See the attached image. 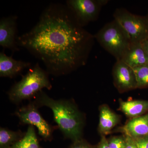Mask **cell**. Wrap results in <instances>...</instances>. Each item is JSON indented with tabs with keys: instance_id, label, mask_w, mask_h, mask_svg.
Wrapping results in <instances>:
<instances>
[{
	"instance_id": "1",
	"label": "cell",
	"mask_w": 148,
	"mask_h": 148,
	"mask_svg": "<svg viewBox=\"0 0 148 148\" xmlns=\"http://www.w3.org/2000/svg\"><path fill=\"white\" fill-rule=\"evenodd\" d=\"M94 36L79 23L67 5L52 4L29 32L18 37V47L42 61L53 75L68 74L87 62Z\"/></svg>"
},
{
	"instance_id": "2",
	"label": "cell",
	"mask_w": 148,
	"mask_h": 148,
	"mask_svg": "<svg viewBox=\"0 0 148 148\" xmlns=\"http://www.w3.org/2000/svg\"><path fill=\"white\" fill-rule=\"evenodd\" d=\"M36 96L35 104L52 110L54 121L65 137L73 142L82 139L83 119L74 103L69 100L53 99L42 90Z\"/></svg>"
},
{
	"instance_id": "3",
	"label": "cell",
	"mask_w": 148,
	"mask_h": 148,
	"mask_svg": "<svg viewBox=\"0 0 148 148\" xmlns=\"http://www.w3.org/2000/svg\"><path fill=\"white\" fill-rule=\"evenodd\" d=\"M48 75V72L37 63L21 80L11 88L8 92L9 98L13 103H18L34 97L44 88L50 90L52 86Z\"/></svg>"
},
{
	"instance_id": "4",
	"label": "cell",
	"mask_w": 148,
	"mask_h": 148,
	"mask_svg": "<svg viewBox=\"0 0 148 148\" xmlns=\"http://www.w3.org/2000/svg\"><path fill=\"white\" fill-rule=\"evenodd\" d=\"M94 37L116 61L121 60L132 43L124 29L115 19L106 24Z\"/></svg>"
},
{
	"instance_id": "5",
	"label": "cell",
	"mask_w": 148,
	"mask_h": 148,
	"mask_svg": "<svg viewBox=\"0 0 148 148\" xmlns=\"http://www.w3.org/2000/svg\"><path fill=\"white\" fill-rule=\"evenodd\" d=\"M132 43L141 42L148 37V21L146 16L133 14L125 9L117 8L114 14Z\"/></svg>"
},
{
	"instance_id": "6",
	"label": "cell",
	"mask_w": 148,
	"mask_h": 148,
	"mask_svg": "<svg viewBox=\"0 0 148 148\" xmlns=\"http://www.w3.org/2000/svg\"><path fill=\"white\" fill-rule=\"evenodd\" d=\"M108 1L106 0H69L66 3L83 27L98 18L101 7Z\"/></svg>"
},
{
	"instance_id": "7",
	"label": "cell",
	"mask_w": 148,
	"mask_h": 148,
	"mask_svg": "<svg viewBox=\"0 0 148 148\" xmlns=\"http://www.w3.org/2000/svg\"><path fill=\"white\" fill-rule=\"evenodd\" d=\"M15 114L22 123L36 127L39 134L44 140L51 139L52 127L44 119L35 103L21 107L16 111Z\"/></svg>"
},
{
	"instance_id": "8",
	"label": "cell",
	"mask_w": 148,
	"mask_h": 148,
	"mask_svg": "<svg viewBox=\"0 0 148 148\" xmlns=\"http://www.w3.org/2000/svg\"><path fill=\"white\" fill-rule=\"evenodd\" d=\"M114 83L120 92H126L137 88L134 70L121 60H117L112 70Z\"/></svg>"
},
{
	"instance_id": "9",
	"label": "cell",
	"mask_w": 148,
	"mask_h": 148,
	"mask_svg": "<svg viewBox=\"0 0 148 148\" xmlns=\"http://www.w3.org/2000/svg\"><path fill=\"white\" fill-rule=\"evenodd\" d=\"M17 18L14 15L1 18L0 21V45L13 52L19 50L16 43Z\"/></svg>"
},
{
	"instance_id": "10",
	"label": "cell",
	"mask_w": 148,
	"mask_h": 148,
	"mask_svg": "<svg viewBox=\"0 0 148 148\" xmlns=\"http://www.w3.org/2000/svg\"><path fill=\"white\" fill-rule=\"evenodd\" d=\"M31 66L29 62L16 60L3 51L0 53V76L12 78L16 76L24 69Z\"/></svg>"
},
{
	"instance_id": "11",
	"label": "cell",
	"mask_w": 148,
	"mask_h": 148,
	"mask_svg": "<svg viewBox=\"0 0 148 148\" xmlns=\"http://www.w3.org/2000/svg\"><path fill=\"white\" fill-rule=\"evenodd\" d=\"M120 131L125 136L133 138L148 135V113L131 119Z\"/></svg>"
},
{
	"instance_id": "12",
	"label": "cell",
	"mask_w": 148,
	"mask_h": 148,
	"mask_svg": "<svg viewBox=\"0 0 148 148\" xmlns=\"http://www.w3.org/2000/svg\"><path fill=\"white\" fill-rule=\"evenodd\" d=\"M121 60L132 69L148 64V56L141 42L132 43Z\"/></svg>"
},
{
	"instance_id": "13",
	"label": "cell",
	"mask_w": 148,
	"mask_h": 148,
	"mask_svg": "<svg viewBox=\"0 0 148 148\" xmlns=\"http://www.w3.org/2000/svg\"><path fill=\"white\" fill-rule=\"evenodd\" d=\"M98 130L101 135L105 136L111 132L112 129L118 124L120 118L106 105L100 108Z\"/></svg>"
},
{
	"instance_id": "14",
	"label": "cell",
	"mask_w": 148,
	"mask_h": 148,
	"mask_svg": "<svg viewBox=\"0 0 148 148\" xmlns=\"http://www.w3.org/2000/svg\"><path fill=\"white\" fill-rule=\"evenodd\" d=\"M119 102L121 110L131 119L143 115L148 111V101H120Z\"/></svg>"
},
{
	"instance_id": "15",
	"label": "cell",
	"mask_w": 148,
	"mask_h": 148,
	"mask_svg": "<svg viewBox=\"0 0 148 148\" xmlns=\"http://www.w3.org/2000/svg\"><path fill=\"white\" fill-rule=\"evenodd\" d=\"M10 148H40L34 127L29 125L25 135Z\"/></svg>"
},
{
	"instance_id": "16",
	"label": "cell",
	"mask_w": 148,
	"mask_h": 148,
	"mask_svg": "<svg viewBox=\"0 0 148 148\" xmlns=\"http://www.w3.org/2000/svg\"><path fill=\"white\" fill-rule=\"evenodd\" d=\"M19 132H15L7 128L0 129V148H10L23 137Z\"/></svg>"
},
{
	"instance_id": "17",
	"label": "cell",
	"mask_w": 148,
	"mask_h": 148,
	"mask_svg": "<svg viewBox=\"0 0 148 148\" xmlns=\"http://www.w3.org/2000/svg\"><path fill=\"white\" fill-rule=\"evenodd\" d=\"M137 83V88L148 87V64L134 68Z\"/></svg>"
},
{
	"instance_id": "18",
	"label": "cell",
	"mask_w": 148,
	"mask_h": 148,
	"mask_svg": "<svg viewBox=\"0 0 148 148\" xmlns=\"http://www.w3.org/2000/svg\"><path fill=\"white\" fill-rule=\"evenodd\" d=\"M109 148H125V136H114L108 140Z\"/></svg>"
},
{
	"instance_id": "19",
	"label": "cell",
	"mask_w": 148,
	"mask_h": 148,
	"mask_svg": "<svg viewBox=\"0 0 148 148\" xmlns=\"http://www.w3.org/2000/svg\"><path fill=\"white\" fill-rule=\"evenodd\" d=\"M69 148H97V147L91 145L86 141L81 139L74 141Z\"/></svg>"
},
{
	"instance_id": "20",
	"label": "cell",
	"mask_w": 148,
	"mask_h": 148,
	"mask_svg": "<svg viewBox=\"0 0 148 148\" xmlns=\"http://www.w3.org/2000/svg\"><path fill=\"white\" fill-rule=\"evenodd\" d=\"M133 139L138 148H148V135Z\"/></svg>"
},
{
	"instance_id": "21",
	"label": "cell",
	"mask_w": 148,
	"mask_h": 148,
	"mask_svg": "<svg viewBox=\"0 0 148 148\" xmlns=\"http://www.w3.org/2000/svg\"><path fill=\"white\" fill-rule=\"evenodd\" d=\"M125 136L126 140L125 148H138L133 138L129 136Z\"/></svg>"
},
{
	"instance_id": "22",
	"label": "cell",
	"mask_w": 148,
	"mask_h": 148,
	"mask_svg": "<svg viewBox=\"0 0 148 148\" xmlns=\"http://www.w3.org/2000/svg\"><path fill=\"white\" fill-rule=\"evenodd\" d=\"M97 148H109L108 140L106 139L105 136L102 135L101 141L98 144Z\"/></svg>"
},
{
	"instance_id": "23",
	"label": "cell",
	"mask_w": 148,
	"mask_h": 148,
	"mask_svg": "<svg viewBox=\"0 0 148 148\" xmlns=\"http://www.w3.org/2000/svg\"><path fill=\"white\" fill-rule=\"evenodd\" d=\"M144 50L148 56V37L141 42Z\"/></svg>"
},
{
	"instance_id": "24",
	"label": "cell",
	"mask_w": 148,
	"mask_h": 148,
	"mask_svg": "<svg viewBox=\"0 0 148 148\" xmlns=\"http://www.w3.org/2000/svg\"><path fill=\"white\" fill-rule=\"evenodd\" d=\"M146 17H147V19L148 21V12L147 14V15H146Z\"/></svg>"
}]
</instances>
